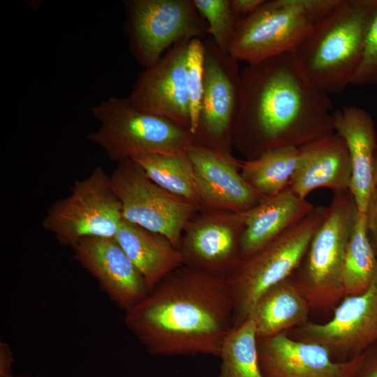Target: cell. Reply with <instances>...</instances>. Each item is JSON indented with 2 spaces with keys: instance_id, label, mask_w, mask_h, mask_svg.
I'll use <instances>...</instances> for the list:
<instances>
[{
  "instance_id": "d6986e66",
  "label": "cell",
  "mask_w": 377,
  "mask_h": 377,
  "mask_svg": "<svg viewBox=\"0 0 377 377\" xmlns=\"http://www.w3.org/2000/svg\"><path fill=\"white\" fill-rule=\"evenodd\" d=\"M333 125L334 133L346 143L351 162L349 190L359 213L364 214L375 188L377 134L374 121L367 111L350 105L333 112Z\"/></svg>"
},
{
  "instance_id": "6da1fadb",
  "label": "cell",
  "mask_w": 377,
  "mask_h": 377,
  "mask_svg": "<svg viewBox=\"0 0 377 377\" xmlns=\"http://www.w3.org/2000/svg\"><path fill=\"white\" fill-rule=\"evenodd\" d=\"M327 94L309 80L293 52L246 64L241 69L233 141L253 159L332 134Z\"/></svg>"
},
{
  "instance_id": "1f68e13d",
  "label": "cell",
  "mask_w": 377,
  "mask_h": 377,
  "mask_svg": "<svg viewBox=\"0 0 377 377\" xmlns=\"http://www.w3.org/2000/svg\"><path fill=\"white\" fill-rule=\"evenodd\" d=\"M14 364L13 352L10 346L0 341V377H11Z\"/></svg>"
},
{
  "instance_id": "277c9868",
  "label": "cell",
  "mask_w": 377,
  "mask_h": 377,
  "mask_svg": "<svg viewBox=\"0 0 377 377\" xmlns=\"http://www.w3.org/2000/svg\"><path fill=\"white\" fill-rule=\"evenodd\" d=\"M91 111L99 126L87 139L119 163L147 154L185 153L193 142L188 129L138 109L128 98H108Z\"/></svg>"
},
{
  "instance_id": "603a6c76",
  "label": "cell",
  "mask_w": 377,
  "mask_h": 377,
  "mask_svg": "<svg viewBox=\"0 0 377 377\" xmlns=\"http://www.w3.org/2000/svg\"><path fill=\"white\" fill-rule=\"evenodd\" d=\"M131 160L158 186L202 208L193 167L187 152L147 154Z\"/></svg>"
},
{
  "instance_id": "f1b7e54d",
  "label": "cell",
  "mask_w": 377,
  "mask_h": 377,
  "mask_svg": "<svg viewBox=\"0 0 377 377\" xmlns=\"http://www.w3.org/2000/svg\"><path fill=\"white\" fill-rule=\"evenodd\" d=\"M350 84H377V12L369 27L362 58Z\"/></svg>"
},
{
  "instance_id": "2e32d148",
  "label": "cell",
  "mask_w": 377,
  "mask_h": 377,
  "mask_svg": "<svg viewBox=\"0 0 377 377\" xmlns=\"http://www.w3.org/2000/svg\"><path fill=\"white\" fill-rule=\"evenodd\" d=\"M258 351L263 377H355L364 364L358 355L333 361L326 347L293 340L285 332L258 338Z\"/></svg>"
},
{
  "instance_id": "7402d4cb",
  "label": "cell",
  "mask_w": 377,
  "mask_h": 377,
  "mask_svg": "<svg viewBox=\"0 0 377 377\" xmlns=\"http://www.w3.org/2000/svg\"><path fill=\"white\" fill-rule=\"evenodd\" d=\"M310 306L292 275L265 291L249 316L254 321L258 338H267L305 324Z\"/></svg>"
},
{
  "instance_id": "ac0fdd59",
  "label": "cell",
  "mask_w": 377,
  "mask_h": 377,
  "mask_svg": "<svg viewBox=\"0 0 377 377\" xmlns=\"http://www.w3.org/2000/svg\"><path fill=\"white\" fill-rule=\"evenodd\" d=\"M352 165L344 140L336 133L299 147L295 170L288 188L302 199L326 188L333 193L349 190Z\"/></svg>"
},
{
  "instance_id": "5bb4252c",
  "label": "cell",
  "mask_w": 377,
  "mask_h": 377,
  "mask_svg": "<svg viewBox=\"0 0 377 377\" xmlns=\"http://www.w3.org/2000/svg\"><path fill=\"white\" fill-rule=\"evenodd\" d=\"M202 208L246 212L264 199L243 178L239 161L214 148L193 142L187 151Z\"/></svg>"
},
{
  "instance_id": "f546056e",
  "label": "cell",
  "mask_w": 377,
  "mask_h": 377,
  "mask_svg": "<svg viewBox=\"0 0 377 377\" xmlns=\"http://www.w3.org/2000/svg\"><path fill=\"white\" fill-rule=\"evenodd\" d=\"M369 236L372 238L373 247L377 248V188L372 192L364 213Z\"/></svg>"
},
{
  "instance_id": "ffe728a7",
  "label": "cell",
  "mask_w": 377,
  "mask_h": 377,
  "mask_svg": "<svg viewBox=\"0 0 377 377\" xmlns=\"http://www.w3.org/2000/svg\"><path fill=\"white\" fill-rule=\"evenodd\" d=\"M313 205L288 188L248 212L240 239L241 262L308 215Z\"/></svg>"
},
{
  "instance_id": "d6a6232c",
  "label": "cell",
  "mask_w": 377,
  "mask_h": 377,
  "mask_svg": "<svg viewBox=\"0 0 377 377\" xmlns=\"http://www.w3.org/2000/svg\"><path fill=\"white\" fill-rule=\"evenodd\" d=\"M360 377H377V366L368 371L364 375L360 376Z\"/></svg>"
},
{
  "instance_id": "9a60e30c",
  "label": "cell",
  "mask_w": 377,
  "mask_h": 377,
  "mask_svg": "<svg viewBox=\"0 0 377 377\" xmlns=\"http://www.w3.org/2000/svg\"><path fill=\"white\" fill-rule=\"evenodd\" d=\"M72 249L75 260L96 280L108 297L125 312L148 294L144 277L114 237H86Z\"/></svg>"
},
{
  "instance_id": "5b68a950",
  "label": "cell",
  "mask_w": 377,
  "mask_h": 377,
  "mask_svg": "<svg viewBox=\"0 0 377 377\" xmlns=\"http://www.w3.org/2000/svg\"><path fill=\"white\" fill-rule=\"evenodd\" d=\"M339 0H269L236 22L230 54L246 64L294 52Z\"/></svg>"
},
{
  "instance_id": "ba28073f",
  "label": "cell",
  "mask_w": 377,
  "mask_h": 377,
  "mask_svg": "<svg viewBox=\"0 0 377 377\" xmlns=\"http://www.w3.org/2000/svg\"><path fill=\"white\" fill-rule=\"evenodd\" d=\"M124 4L129 50L144 69L175 44L208 36L207 22L193 0H127Z\"/></svg>"
},
{
  "instance_id": "52a82bcc",
  "label": "cell",
  "mask_w": 377,
  "mask_h": 377,
  "mask_svg": "<svg viewBox=\"0 0 377 377\" xmlns=\"http://www.w3.org/2000/svg\"><path fill=\"white\" fill-rule=\"evenodd\" d=\"M325 219L295 272L311 306L325 307L344 297L342 271L347 245L359 212L350 190L333 193Z\"/></svg>"
},
{
  "instance_id": "30bf717a",
  "label": "cell",
  "mask_w": 377,
  "mask_h": 377,
  "mask_svg": "<svg viewBox=\"0 0 377 377\" xmlns=\"http://www.w3.org/2000/svg\"><path fill=\"white\" fill-rule=\"evenodd\" d=\"M124 219L163 235L179 249L184 230L200 208L162 188L130 159L110 175Z\"/></svg>"
},
{
  "instance_id": "4316f807",
  "label": "cell",
  "mask_w": 377,
  "mask_h": 377,
  "mask_svg": "<svg viewBox=\"0 0 377 377\" xmlns=\"http://www.w3.org/2000/svg\"><path fill=\"white\" fill-rule=\"evenodd\" d=\"M195 8L207 24V36L222 50L230 53L237 21L230 0H193Z\"/></svg>"
},
{
  "instance_id": "e575fe53",
  "label": "cell",
  "mask_w": 377,
  "mask_h": 377,
  "mask_svg": "<svg viewBox=\"0 0 377 377\" xmlns=\"http://www.w3.org/2000/svg\"><path fill=\"white\" fill-rule=\"evenodd\" d=\"M11 377H38V376H24V375H13Z\"/></svg>"
},
{
  "instance_id": "8992f818",
  "label": "cell",
  "mask_w": 377,
  "mask_h": 377,
  "mask_svg": "<svg viewBox=\"0 0 377 377\" xmlns=\"http://www.w3.org/2000/svg\"><path fill=\"white\" fill-rule=\"evenodd\" d=\"M328 207H314L299 223L243 260L227 277L234 305V328L250 315L260 296L291 276L303 260Z\"/></svg>"
},
{
  "instance_id": "484cf974",
  "label": "cell",
  "mask_w": 377,
  "mask_h": 377,
  "mask_svg": "<svg viewBox=\"0 0 377 377\" xmlns=\"http://www.w3.org/2000/svg\"><path fill=\"white\" fill-rule=\"evenodd\" d=\"M217 377H263L258 360L256 325L249 316L225 339Z\"/></svg>"
},
{
  "instance_id": "3957f363",
  "label": "cell",
  "mask_w": 377,
  "mask_h": 377,
  "mask_svg": "<svg viewBox=\"0 0 377 377\" xmlns=\"http://www.w3.org/2000/svg\"><path fill=\"white\" fill-rule=\"evenodd\" d=\"M377 0H339L294 51L309 80L327 94L347 86L360 62Z\"/></svg>"
},
{
  "instance_id": "cb8c5ba5",
  "label": "cell",
  "mask_w": 377,
  "mask_h": 377,
  "mask_svg": "<svg viewBox=\"0 0 377 377\" xmlns=\"http://www.w3.org/2000/svg\"><path fill=\"white\" fill-rule=\"evenodd\" d=\"M298 154L296 147L270 150L256 158L239 161L240 172L258 193L267 198L288 187Z\"/></svg>"
},
{
  "instance_id": "e0dca14e",
  "label": "cell",
  "mask_w": 377,
  "mask_h": 377,
  "mask_svg": "<svg viewBox=\"0 0 377 377\" xmlns=\"http://www.w3.org/2000/svg\"><path fill=\"white\" fill-rule=\"evenodd\" d=\"M297 334L305 342L326 347L331 353H357L377 340V280L364 293L346 296L330 320L306 323Z\"/></svg>"
},
{
  "instance_id": "836d02e7",
  "label": "cell",
  "mask_w": 377,
  "mask_h": 377,
  "mask_svg": "<svg viewBox=\"0 0 377 377\" xmlns=\"http://www.w3.org/2000/svg\"><path fill=\"white\" fill-rule=\"evenodd\" d=\"M374 177H375V188H377V149H376V156H375Z\"/></svg>"
},
{
  "instance_id": "9c48e42d",
  "label": "cell",
  "mask_w": 377,
  "mask_h": 377,
  "mask_svg": "<svg viewBox=\"0 0 377 377\" xmlns=\"http://www.w3.org/2000/svg\"><path fill=\"white\" fill-rule=\"evenodd\" d=\"M122 219L110 176L97 166L74 184L68 196L49 207L43 226L61 244L73 248L86 237H114Z\"/></svg>"
},
{
  "instance_id": "44dd1931",
  "label": "cell",
  "mask_w": 377,
  "mask_h": 377,
  "mask_svg": "<svg viewBox=\"0 0 377 377\" xmlns=\"http://www.w3.org/2000/svg\"><path fill=\"white\" fill-rule=\"evenodd\" d=\"M114 238L144 277L149 292L184 265L181 251L167 237L124 219Z\"/></svg>"
},
{
  "instance_id": "d4e9b609",
  "label": "cell",
  "mask_w": 377,
  "mask_h": 377,
  "mask_svg": "<svg viewBox=\"0 0 377 377\" xmlns=\"http://www.w3.org/2000/svg\"><path fill=\"white\" fill-rule=\"evenodd\" d=\"M377 280V258L364 214L359 213L349 239L342 271L344 297L366 291Z\"/></svg>"
},
{
  "instance_id": "4dcf8cb0",
  "label": "cell",
  "mask_w": 377,
  "mask_h": 377,
  "mask_svg": "<svg viewBox=\"0 0 377 377\" xmlns=\"http://www.w3.org/2000/svg\"><path fill=\"white\" fill-rule=\"evenodd\" d=\"M265 0H230L231 12L237 22L258 10Z\"/></svg>"
},
{
  "instance_id": "4fadbf2b",
  "label": "cell",
  "mask_w": 377,
  "mask_h": 377,
  "mask_svg": "<svg viewBox=\"0 0 377 377\" xmlns=\"http://www.w3.org/2000/svg\"><path fill=\"white\" fill-rule=\"evenodd\" d=\"M184 40L138 76L127 97L138 109L166 118L190 131L186 65L188 44Z\"/></svg>"
},
{
  "instance_id": "7a4b0ae2",
  "label": "cell",
  "mask_w": 377,
  "mask_h": 377,
  "mask_svg": "<svg viewBox=\"0 0 377 377\" xmlns=\"http://www.w3.org/2000/svg\"><path fill=\"white\" fill-rule=\"evenodd\" d=\"M233 316L227 278L183 265L126 311L124 322L151 355L219 357Z\"/></svg>"
},
{
  "instance_id": "8fae6325",
  "label": "cell",
  "mask_w": 377,
  "mask_h": 377,
  "mask_svg": "<svg viewBox=\"0 0 377 377\" xmlns=\"http://www.w3.org/2000/svg\"><path fill=\"white\" fill-rule=\"evenodd\" d=\"M203 89L193 142L229 152L239 102V61L212 38L203 40Z\"/></svg>"
},
{
  "instance_id": "83f0119b",
  "label": "cell",
  "mask_w": 377,
  "mask_h": 377,
  "mask_svg": "<svg viewBox=\"0 0 377 377\" xmlns=\"http://www.w3.org/2000/svg\"><path fill=\"white\" fill-rule=\"evenodd\" d=\"M203 40L191 39L188 49L186 75L191 117L190 132L192 135L198 126L203 89Z\"/></svg>"
},
{
  "instance_id": "7c38bea8",
  "label": "cell",
  "mask_w": 377,
  "mask_h": 377,
  "mask_svg": "<svg viewBox=\"0 0 377 377\" xmlns=\"http://www.w3.org/2000/svg\"><path fill=\"white\" fill-rule=\"evenodd\" d=\"M249 212L213 210L193 217L179 247L184 265L227 278L241 263L240 239Z\"/></svg>"
}]
</instances>
